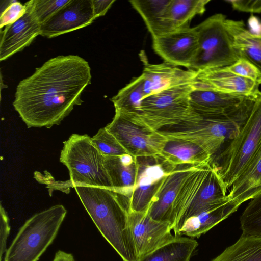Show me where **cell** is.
Masks as SVG:
<instances>
[{
	"instance_id": "obj_1",
	"label": "cell",
	"mask_w": 261,
	"mask_h": 261,
	"mask_svg": "<svg viewBox=\"0 0 261 261\" xmlns=\"http://www.w3.org/2000/svg\"><path fill=\"white\" fill-rule=\"evenodd\" d=\"M91 77L88 62L77 55L52 58L19 83L13 106L28 128H50L82 104Z\"/></svg>"
},
{
	"instance_id": "obj_2",
	"label": "cell",
	"mask_w": 261,
	"mask_h": 261,
	"mask_svg": "<svg viewBox=\"0 0 261 261\" xmlns=\"http://www.w3.org/2000/svg\"><path fill=\"white\" fill-rule=\"evenodd\" d=\"M97 229L123 261H137L128 212L118 195L108 189L73 187Z\"/></svg>"
},
{
	"instance_id": "obj_3",
	"label": "cell",
	"mask_w": 261,
	"mask_h": 261,
	"mask_svg": "<svg viewBox=\"0 0 261 261\" xmlns=\"http://www.w3.org/2000/svg\"><path fill=\"white\" fill-rule=\"evenodd\" d=\"M250 110L244 106L229 113L211 115L196 111L178 123L156 131L164 137L194 142L213 156L225 142L238 135Z\"/></svg>"
},
{
	"instance_id": "obj_4",
	"label": "cell",
	"mask_w": 261,
	"mask_h": 261,
	"mask_svg": "<svg viewBox=\"0 0 261 261\" xmlns=\"http://www.w3.org/2000/svg\"><path fill=\"white\" fill-rule=\"evenodd\" d=\"M67 214L61 204L28 219L7 249L4 261H38L56 237Z\"/></svg>"
},
{
	"instance_id": "obj_5",
	"label": "cell",
	"mask_w": 261,
	"mask_h": 261,
	"mask_svg": "<svg viewBox=\"0 0 261 261\" xmlns=\"http://www.w3.org/2000/svg\"><path fill=\"white\" fill-rule=\"evenodd\" d=\"M103 156L88 135L72 134L63 142L60 161L68 169L69 187L77 185L104 188L114 192L104 165Z\"/></svg>"
},
{
	"instance_id": "obj_6",
	"label": "cell",
	"mask_w": 261,
	"mask_h": 261,
	"mask_svg": "<svg viewBox=\"0 0 261 261\" xmlns=\"http://www.w3.org/2000/svg\"><path fill=\"white\" fill-rule=\"evenodd\" d=\"M261 146V92L238 135L219 156L215 164L225 186L230 189Z\"/></svg>"
},
{
	"instance_id": "obj_7",
	"label": "cell",
	"mask_w": 261,
	"mask_h": 261,
	"mask_svg": "<svg viewBox=\"0 0 261 261\" xmlns=\"http://www.w3.org/2000/svg\"><path fill=\"white\" fill-rule=\"evenodd\" d=\"M226 16L214 14L196 26L198 48L189 70L196 71L229 66L241 58L224 24Z\"/></svg>"
},
{
	"instance_id": "obj_8",
	"label": "cell",
	"mask_w": 261,
	"mask_h": 261,
	"mask_svg": "<svg viewBox=\"0 0 261 261\" xmlns=\"http://www.w3.org/2000/svg\"><path fill=\"white\" fill-rule=\"evenodd\" d=\"M194 82L168 88L144 98L139 117L150 128L158 130L177 124L192 115L195 112L190 99Z\"/></svg>"
},
{
	"instance_id": "obj_9",
	"label": "cell",
	"mask_w": 261,
	"mask_h": 261,
	"mask_svg": "<svg viewBox=\"0 0 261 261\" xmlns=\"http://www.w3.org/2000/svg\"><path fill=\"white\" fill-rule=\"evenodd\" d=\"M105 128L127 153L136 157L160 155L167 139L145 124L138 116L115 111Z\"/></svg>"
},
{
	"instance_id": "obj_10",
	"label": "cell",
	"mask_w": 261,
	"mask_h": 261,
	"mask_svg": "<svg viewBox=\"0 0 261 261\" xmlns=\"http://www.w3.org/2000/svg\"><path fill=\"white\" fill-rule=\"evenodd\" d=\"M137 159L138 170L130 212H145L148 211L166 175L176 166L171 165L160 155Z\"/></svg>"
},
{
	"instance_id": "obj_11",
	"label": "cell",
	"mask_w": 261,
	"mask_h": 261,
	"mask_svg": "<svg viewBox=\"0 0 261 261\" xmlns=\"http://www.w3.org/2000/svg\"><path fill=\"white\" fill-rule=\"evenodd\" d=\"M154 51L165 61L189 69L198 48L195 27L176 30L152 38Z\"/></svg>"
},
{
	"instance_id": "obj_12",
	"label": "cell",
	"mask_w": 261,
	"mask_h": 261,
	"mask_svg": "<svg viewBox=\"0 0 261 261\" xmlns=\"http://www.w3.org/2000/svg\"><path fill=\"white\" fill-rule=\"evenodd\" d=\"M128 218L137 259L175 237L170 224L153 219L147 211H130Z\"/></svg>"
},
{
	"instance_id": "obj_13",
	"label": "cell",
	"mask_w": 261,
	"mask_h": 261,
	"mask_svg": "<svg viewBox=\"0 0 261 261\" xmlns=\"http://www.w3.org/2000/svg\"><path fill=\"white\" fill-rule=\"evenodd\" d=\"M95 19L92 0H69L41 24L40 35L56 37L87 27Z\"/></svg>"
},
{
	"instance_id": "obj_14",
	"label": "cell",
	"mask_w": 261,
	"mask_h": 261,
	"mask_svg": "<svg viewBox=\"0 0 261 261\" xmlns=\"http://www.w3.org/2000/svg\"><path fill=\"white\" fill-rule=\"evenodd\" d=\"M144 67L145 98L165 89L194 82L197 72L184 70L166 62L153 64L149 63L144 51L140 53Z\"/></svg>"
},
{
	"instance_id": "obj_15",
	"label": "cell",
	"mask_w": 261,
	"mask_h": 261,
	"mask_svg": "<svg viewBox=\"0 0 261 261\" xmlns=\"http://www.w3.org/2000/svg\"><path fill=\"white\" fill-rule=\"evenodd\" d=\"M195 83L213 91L233 95L243 96L254 100L261 91L259 83L236 75L224 67L197 71Z\"/></svg>"
},
{
	"instance_id": "obj_16",
	"label": "cell",
	"mask_w": 261,
	"mask_h": 261,
	"mask_svg": "<svg viewBox=\"0 0 261 261\" xmlns=\"http://www.w3.org/2000/svg\"><path fill=\"white\" fill-rule=\"evenodd\" d=\"M27 10L18 20L5 27L1 32L0 61L10 57L29 46L40 35L41 24L36 17L31 1L25 3Z\"/></svg>"
},
{
	"instance_id": "obj_17",
	"label": "cell",
	"mask_w": 261,
	"mask_h": 261,
	"mask_svg": "<svg viewBox=\"0 0 261 261\" xmlns=\"http://www.w3.org/2000/svg\"><path fill=\"white\" fill-rule=\"evenodd\" d=\"M195 165H177L164 178L147 211L153 219L169 223L173 229V208L179 190Z\"/></svg>"
},
{
	"instance_id": "obj_18",
	"label": "cell",
	"mask_w": 261,
	"mask_h": 261,
	"mask_svg": "<svg viewBox=\"0 0 261 261\" xmlns=\"http://www.w3.org/2000/svg\"><path fill=\"white\" fill-rule=\"evenodd\" d=\"M227 188L221 178L215 164L211 166L197 196L177 220L173 230L175 236L184 222L190 217L220 204L229 199Z\"/></svg>"
},
{
	"instance_id": "obj_19",
	"label": "cell",
	"mask_w": 261,
	"mask_h": 261,
	"mask_svg": "<svg viewBox=\"0 0 261 261\" xmlns=\"http://www.w3.org/2000/svg\"><path fill=\"white\" fill-rule=\"evenodd\" d=\"M103 162L114 192L118 195L129 213L131 198L138 170L137 157L129 154L120 156H105Z\"/></svg>"
},
{
	"instance_id": "obj_20",
	"label": "cell",
	"mask_w": 261,
	"mask_h": 261,
	"mask_svg": "<svg viewBox=\"0 0 261 261\" xmlns=\"http://www.w3.org/2000/svg\"><path fill=\"white\" fill-rule=\"evenodd\" d=\"M191 107L202 115L227 114L242 108L254 99L229 95L200 87L194 82L190 96Z\"/></svg>"
},
{
	"instance_id": "obj_21",
	"label": "cell",
	"mask_w": 261,
	"mask_h": 261,
	"mask_svg": "<svg viewBox=\"0 0 261 261\" xmlns=\"http://www.w3.org/2000/svg\"><path fill=\"white\" fill-rule=\"evenodd\" d=\"M210 0H170L159 25L151 34L152 38L189 27L196 15H202Z\"/></svg>"
},
{
	"instance_id": "obj_22",
	"label": "cell",
	"mask_w": 261,
	"mask_h": 261,
	"mask_svg": "<svg viewBox=\"0 0 261 261\" xmlns=\"http://www.w3.org/2000/svg\"><path fill=\"white\" fill-rule=\"evenodd\" d=\"M165 138L167 141L160 155L171 165L176 167L212 162V156L197 143L182 139Z\"/></svg>"
},
{
	"instance_id": "obj_23",
	"label": "cell",
	"mask_w": 261,
	"mask_h": 261,
	"mask_svg": "<svg viewBox=\"0 0 261 261\" xmlns=\"http://www.w3.org/2000/svg\"><path fill=\"white\" fill-rule=\"evenodd\" d=\"M261 193V146L227 194L229 200L240 206Z\"/></svg>"
},
{
	"instance_id": "obj_24",
	"label": "cell",
	"mask_w": 261,
	"mask_h": 261,
	"mask_svg": "<svg viewBox=\"0 0 261 261\" xmlns=\"http://www.w3.org/2000/svg\"><path fill=\"white\" fill-rule=\"evenodd\" d=\"M239 206L229 199L211 208L190 217L183 224L177 236L199 237L230 215L237 211Z\"/></svg>"
},
{
	"instance_id": "obj_25",
	"label": "cell",
	"mask_w": 261,
	"mask_h": 261,
	"mask_svg": "<svg viewBox=\"0 0 261 261\" xmlns=\"http://www.w3.org/2000/svg\"><path fill=\"white\" fill-rule=\"evenodd\" d=\"M224 24L241 58L252 63L261 71V38L250 33L241 20L226 18Z\"/></svg>"
},
{
	"instance_id": "obj_26",
	"label": "cell",
	"mask_w": 261,
	"mask_h": 261,
	"mask_svg": "<svg viewBox=\"0 0 261 261\" xmlns=\"http://www.w3.org/2000/svg\"><path fill=\"white\" fill-rule=\"evenodd\" d=\"M198 245L193 239L175 236L171 241L138 258L137 261H190Z\"/></svg>"
},
{
	"instance_id": "obj_27",
	"label": "cell",
	"mask_w": 261,
	"mask_h": 261,
	"mask_svg": "<svg viewBox=\"0 0 261 261\" xmlns=\"http://www.w3.org/2000/svg\"><path fill=\"white\" fill-rule=\"evenodd\" d=\"M144 98V77L141 74L120 90L111 100L114 106L115 111L140 116L141 102Z\"/></svg>"
},
{
	"instance_id": "obj_28",
	"label": "cell",
	"mask_w": 261,
	"mask_h": 261,
	"mask_svg": "<svg viewBox=\"0 0 261 261\" xmlns=\"http://www.w3.org/2000/svg\"><path fill=\"white\" fill-rule=\"evenodd\" d=\"M211 261H261V237L242 234Z\"/></svg>"
},
{
	"instance_id": "obj_29",
	"label": "cell",
	"mask_w": 261,
	"mask_h": 261,
	"mask_svg": "<svg viewBox=\"0 0 261 261\" xmlns=\"http://www.w3.org/2000/svg\"><path fill=\"white\" fill-rule=\"evenodd\" d=\"M170 0H132L129 2L139 14L150 34L158 27Z\"/></svg>"
},
{
	"instance_id": "obj_30",
	"label": "cell",
	"mask_w": 261,
	"mask_h": 261,
	"mask_svg": "<svg viewBox=\"0 0 261 261\" xmlns=\"http://www.w3.org/2000/svg\"><path fill=\"white\" fill-rule=\"evenodd\" d=\"M240 221L242 234L261 237V193L250 199Z\"/></svg>"
},
{
	"instance_id": "obj_31",
	"label": "cell",
	"mask_w": 261,
	"mask_h": 261,
	"mask_svg": "<svg viewBox=\"0 0 261 261\" xmlns=\"http://www.w3.org/2000/svg\"><path fill=\"white\" fill-rule=\"evenodd\" d=\"M91 142L103 156H120L128 154L116 138L105 127L100 128L91 137Z\"/></svg>"
},
{
	"instance_id": "obj_32",
	"label": "cell",
	"mask_w": 261,
	"mask_h": 261,
	"mask_svg": "<svg viewBox=\"0 0 261 261\" xmlns=\"http://www.w3.org/2000/svg\"><path fill=\"white\" fill-rule=\"evenodd\" d=\"M34 13L43 24L69 0H31Z\"/></svg>"
},
{
	"instance_id": "obj_33",
	"label": "cell",
	"mask_w": 261,
	"mask_h": 261,
	"mask_svg": "<svg viewBox=\"0 0 261 261\" xmlns=\"http://www.w3.org/2000/svg\"><path fill=\"white\" fill-rule=\"evenodd\" d=\"M224 68L236 75L261 84V71L252 63L244 58H240L233 64Z\"/></svg>"
},
{
	"instance_id": "obj_34",
	"label": "cell",
	"mask_w": 261,
	"mask_h": 261,
	"mask_svg": "<svg viewBox=\"0 0 261 261\" xmlns=\"http://www.w3.org/2000/svg\"><path fill=\"white\" fill-rule=\"evenodd\" d=\"M27 6L17 1H11L1 12L0 28L13 23L20 18L25 13Z\"/></svg>"
},
{
	"instance_id": "obj_35",
	"label": "cell",
	"mask_w": 261,
	"mask_h": 261,
	"mask_svg": "<svg viewBox=\"0 0 261 261\" xmlns=\"http://www.w3.org/2000/svg\"><path fill=\"white\" fill-rule=\"evenodd\" d=\"M0 215V261H2L3 254L7 250V241L10 233V227L8 217L2 204Z\"/></svg>"
},
{
	"instance_id": "obj_36",
	"label": "cell",
	"mask_w": 261,
	"mask_h": 261,
	"mask_svg": "<svg viewBox=\"0 0 261 261\" xmlns=\"http://www.w3.org/2000/svg\"><path fill=\"white\" fill-rule=\"evenodd\" d=\"M232 7L240 11L250 13H261V0H228Z\"/></svg>"
},
{
	"instance_id": "obj_37",
	"label": "cell",
	"mask_w": 261,
	"mask_h": 261,
	"mask_svg": "<svg viewBox=\"0 0 261 261\" xmlns=\"http://www.w3.org/2000/svg\"><path fill=\"white\" fill-rule=\"evenodd\" d=\"M115 2V0H92L95 18L104 16Z\"/></svg>"
},
{
	"instance_id": "obj_38",
	"label": "cell",
	"mask_w": 261,
	"mask_h": 261,
	"mask_svg": "<svg viewBox=\"0 0 261 261\" xmlns=\"http://www.w3.org/2000/svg\"><path fill=\"white\" fill-rule=\"evenodd\" d=\"M248 24L250 33L261 38V21L257 17L251 15L248 19Z\"/></svg>"
},
{
	"instance_id": "obj_39",
	"label": "cell",
	"mask_w": 261,
	"mask_h": 261,
	"mask_svg": "<svg viewBox=\"0 0 261 261\" xmlns=\"http://www.w3.org/2000/svg\"><path fill=\"white\" fill-rule=\"evenodd\" d=\"M53 261H75V259L71 253L59 250L56 253Z\"/></svg>"
}]
</instances>
